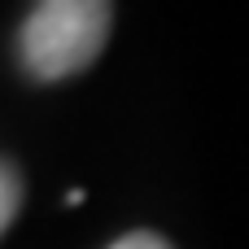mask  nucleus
<instances>
[{"mask_svg": "<svg viewBox=\"0 0 249 249\" xmlns=\"http://www.w3.org/2000/svg\"><path fill=\"white\" fill-rule=\"evenodd\" d=\"M109 22L114 0H35L18 31L22 70L39 83L88 70L109 39Z\"/></svg>", "mask_w": 249, "mask_h": 249, "instance_id": "nucleus-1", "label": "nucleus"}, {"mask_svg": "<svg viewBox=\"0 0 249 249\" xmlns=\"http://www.w3.org/2000/svg\"><path fill=\"white\" fill-rule=\"evenodd\" d=\"M109 249H171V241H162L158 232H127V236H118Z\"/></svg>", "mask_w": 249, "mask_h": 249, "instance_id": "nucleus-3", "label": "nucleus"}, {"mask_svg": "<svg viewBox=\"0 0 249 249\" xmlns=\"http://www.w3.org/2000/svg\"><path fill=\"white\" fill-rule=\"evenodd\" d=\"M18 210H22V175H18L13 162L0 158V236L9 232V223L18 219Z\"/></svg>", "mask_w": 249, "mask_h": 249, "instance_id": "nucleus-2", "label": "nucleus"}]
</instances>
